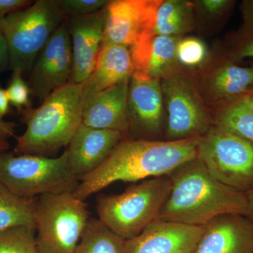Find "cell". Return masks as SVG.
<instances>
[{
  "label": "cell",
  "instance_id": "obj_16",
  "mask_svg": "<svg viewBox=\"0 0 253 253\" xmlns=\"http://www.w3.org/2000/svg\"><path fill=\"white\" fill-rule=\"evenodd\" d=\"M163 100L161 81L131 76L127 101L130 130L144 137L159 134Z\"/></svg>",
  "mask_w": 253,
  "mask_h": 253
},
{
  "label": "cell",
  "instance_id": "obj_18",
  "mask_svg": "<svg viewBox=\"0 0 253 253\" xmlns=\"http://www.w3.org/2000/svg\"><path fill=\"white\" fill-rule=\"evenodd\" d=\"M181 38L148 34L129 47L132 58V76L161 81L176 72V46Z\"/></svg>",
  "mask_w": 253,
  "mask_h": 253
},
{
  "label": "cell",
  "instance_id": "obj_24",
  "mask_svg": "<svg viewBox=\"0 0 253 253\" xmlns=\"http://www.w3.org/2000/svg\"><path fill=\"white\" fill-rule=\"evenodd\" d=\"M35 199L19 197L0 182V231L18 226L36 229Z\"/></svg>",
  "mask_w": 253,
  "mask_h": 253
},
{
  "label": "cell",
  "instance_id": "obj_37",
  "mask_svg": "<svg viewBox=\"0 0 253 253\" xmlns=\"http://www.w3.org/2000/svg\"><path fill=\"white\" fill-rule=\"evenodd\" d=\"M249 94H251V96H253V88L252 90L251 91V92H250Z\"/></svg>",
  "mask_w": 253,
  "mask_h": 253
},
{
  "label": "cell",
  "instance_id": "obj_17",
  "mask_svg": "<svg viewBox=\"0 0 253 253\" xmlns=\"http://www.w3.org/2000/svg\"><path fill=\"white\" fill-rule=\"evenodd\" d=\"M129 81L100 91L84 101L82 124L96 129L120 131L124 135L129 132Z\"/></svg>",
  "mask_w": 253,
  "mask_h": 253
},
{
  "label": "cell",
  "instance_id": "obj_1",
  "mask_svg": "<svg viewBox=\"0 0 253 253\" xmlns=\"http://www.w3.org/2000/svg\"><path fill=\"white\" fill-rule=\"evenodd\" d=\"M199 138L176 141L124 138L96 170L81 179L73 196L85 201L116 181L136 183L169 175L198 157Z\"/></svg>",
  "mask_w": 253,
  "mask_h": 253
},
{
  "label": "cell",
  "instance_id": "obj_9",
  "mask_svg": "<svg viewBox=\"0 0 253 253\" xmlns=\"http://www.w3.org/2000/svg\"><path fill=\"white\" fill-rule=\"evenodd\" d=\"M168 112V140L199 138L213 126L197 88L179 71L161 81Z\"/></svg>",
  "mask_w": 253,
  "mask_h": 253
},
{
  "label": "cell",
  "instance_id": "obj_11",
  "mask_svg": "<svg viewBox=\"0 0 253 253\" xmlns=\"http://www.w3.org/2000/svg\"><path fill=\"white\" fill-rule=\"evenodd\" d=\"M161 0H113L105 6L103 45L130 47L141 37L152 34Z\"/></svg>",
  "mask_w": 253,
  "mask_h": 253
},
{
  "label": "cell",
  "instance_id": "obj_10",
  "mask_svg": "<svg viewBox=\"0 0 253 253\" xmlns=\"http://www.w3.org/2000/svg\"><path fill=\"white\" fill-rule=\"evenodd\" d=\"M73 54L66 19L56 29L33 64L28 84L32 94L42 102L71 81Z\"/></svg>",
  "mask_w": 253,
  "mask_h": 253
},
{
  "label": "cell",
  "instance_id": "obj_31",
  "mask_svg": "<svg viewBox=\"0 0 253 253\" xmlns=\"http://www.w3.org/2000/svg\"><path fill=\"white\" fill-rule=\"evenodd\" d=\"M241 11L243 18V35H253V0L242 1Z\"/></svg>",
  "mask_w": 253,
  "mask_h": 253
},
{
  "label": "cell",
  "instance_id": "obj_7",
  "mask_svg": "<svg viewBox=\"0 0 253 253\" xmlns=\"http://www.w3.org/2000/svg\"><path fill=\"white\" fill-rule=\"evenodd\" d=\"M87 204L73 193L35 199L34 219L39 253H73L89 221Z\"/></svg>",
  "mask_w": 253,
  "mask_h": 253
},
{
  "label": "cell",
  "instance_id": "obj_28",
  "mask_svg": "<svg viewBox=\"0 0 253 253\" xmlns=\"http://www.w3.org/2000/svg\"><path fill=\"white\" fill-rule=\"evenodd\" d=\"M106 0H59L66 18L97 12L107 5Z\"/></svg>",
  "mask_w": 253,
  "mask_h": 253
},
{
  "label": "cell",
  "instance_id": "obj_34",
  "mask_svg": "<svg viewBox=\"0 0 253 253\" xmlns=\"http://www.w3.org/2000/svg\"><path fill=\"white\" fill-rule=\"evenodd\" d=\"M9 67V52L6 41L0 29V73L7 71Z\"/></svg>",
  "mask_w": 253,
  "mask_h": 253
},
{
  "label": "cell",
  "instance_id": "obj_2",
  "mask_svg": "<svg viewBox=\"0 0 253 253\" xmlns=\"http://www.w3.org/2000/svg\"><path fill=\"white\" fill-rule=\"evenodd\" d=\"M169 176L170 192L158 219L204 226L222 214L246 215V195L216 179L199 158L181 165Z\"/></svg>",
  "mask_w": 253,
  "mask_h": 253
},
{
  "label": "cell",
  "instance_id": "obj_6",
  "mask_svg": "<svg viewBox=\"0 0 253 253\" xmlns=\"http://www.w3.org/2000/svg\"><path fill=\"white\" fill-rule=\"evenodd\" d=\"M0 182L23 199L73 193L80 181L71 169L66 150L58 157L0 152Z\"/></svg>",
  "mask_w": 253,
  "mask_h": 253
},
{
  "label": "cell",
  "instance_id": "obj_13",
  "mask_svg": "<svg viewBox=\"0 0 253 253\" xmlns=\"http://www.w3.org/2000/svg\"><path fill=\"white\" fill-rule=\"evenodd\" d=\"M204 226L157 219L139 235L126 240L124 253H192Z\"/></svg>",
  "mask_w": 253,
  "mask_h": 253
},
{
  "label": "cell",
  "instance_id": "obj_19",
  "mask_svg": "<svg viewBox=\"0 0 253 253\" xmlns=\"http://www.w3.org/2000/svg\"><path fill=\"white\" fill-rule=\"evenodd\" d=\"M253 88V66L242 67L224 61L206 73L201 91L211 101L222 106L249 94Z\"/></svg>",
  "mask_w": 253,
  "mask_h": 253
},
{
  "label": "cell",
  "instance_id": "obj_33",
  "mask_svg": "<svg viewBox=\"0 0 253 253\" xmlns=\"http://www.w3.org/2000/svg\"><path fill=\"white\" fill-rule=\"evenodd\" d=\"M33 2L29 0H0V18L22 9Z\"/></svg>",
  "mask_w": 253,
  "mask_h": 253
},
{
  "label": "cell",
  "instance_id": "obj_15",
  "mask_svg": "<svg viewBox=\"0 0 253 253\" xmlns=\"http://www.w3.org/2000/svg\"><path fill=\"white\" fill-rule=\"evenodd\" d=\"M192 253H253V223L246 216H218L204 226Z\"/></svg>",
  "mask_w": 253,
  "mask_h": 253
},
{
  "label": "cell",
  "instance_id": "obj_14",
  "mask_svg": "<svg viewBox=\"0 0 253 253\" xmlns=\"http://www.w3.org/2000/svg\"><path fill=\"white\" fill-rule=\"evenodd\" d=\"M124 137L120 131L81 124L66 149L71 169L79 181L96 170Z\"/></svg>",
  "mask_w": 253,
  "mask_h": 253
},
{
  "label": "cell",
  "instance_id": "obj_20",
  "mask_svg": "<svg viewBox=\"0 0 253 253\" xmlns=\"http://www.w3.org/2000/svg\"><path fill=\"white\" fill-rule=\"evenodd\" d=\"M133 71L129 47L117 44L102 46L94 71L83 83L84 102L100 91L130 81Z\"/></svg>",
  "mask_w": 253,
  "mask_h": 253
},
{
  "label": "cell",
  "instance_id": "obj_25",
  "mask_svg": "<svg viewBox=\"0 0 253 253\" xmlns=\"http://www.w3.org/2000/svg\"><path fill=\"white\" fill-rule=\"evenodd\" d=\"M0 253H39L36 229L18 226L0 231Z\"/></svg>",
  "mask_w": 253,
  "mask_h": 253
},
{
  "label": "cell",
  "instance_id": "obj_22",
  "mask_svg": "<svg viewBox=\"0 0 253 253\" xmlns=\"http://www.w3.org/2000/svg\"><path fill=\"white\" fill-rule=\"evenodd\" d=\"M213 125L253 141V96L246 94L221 106Z\"/></svg>",
  "mask_w": 253,
  "mask_h": 253
},
{
  "label": "cell",
  "instance_id": "obj_27",
  "mask_svg": "<svg viewBox=\"0 0 253 253\" xmlns=\"http://www.w3.org/2000/svg\"><path fill=\"white\" fill-rule=\"evenodd\" d=\"M6 91L10 104L16 108L20 113L24 109L31 108V88L27 82L23 80L21 71H13Z\"/></svg>",
  "mask_w": 253,
  "mask_h": 253
},
{
  "label": "cell",
  "instance_id": "obj_12",
  "mask_svg": "<svg viewBox=\"0 0 253 253\" xmlns=\"http://www.w3.org/2000/svg\"><path fill=\"white\" fill-rule=\"evenodd\" d=\"M105 7L94 14L66 18L73 54L70 83L83 84L94 71L103 45Z\"/></svg>",
  "mask_w": 253,
  "mask_h": 253
},
{
  "label": "cell",
  "instance_id": "obj_5",
  "mask_svg": "<svg viewBox=\"0 0 253 253\" xmlns=\"http://www.w3.org/2000/svg\"><path fill=\"white\" fill-rule=\"evenodd\" d=\"M66 19L59 0H37L0 18L11 71L31 72L42 49Z\"/></svg>",
  "mask_w": 253,
  "mask_h": 253
},
{
  "label": "cell",
  "instance_id": "obj_29",
  "mask_svg": "<svg viewBox=\"0 0 253 253\" xmlns=\"http://www.w3.org/2000/svg\"><path fill=\"white\" fill-rule=\"evenodd\" d=\"M195 11H199L206 18H219L226 14L234 1L229 0H199L193 1Z\"/></svg>",
  "mask_w": 253,
  "mask_h": 253
},
{
  "label": "cell",
  "instance_id": "obj_4",
  "mask_svg": "<svg viewBox=\"0 0 253 253\" xmlns=\"http://www.w3.org/2000/svg\"><path fill=\"white\" fill-rule=\"evenodd\" d=\"M171 186L169 175L157 176L132 184L122 194L100 195L98 219L126 241L132 239L158 219Z\"/></svg>",
  "mask_w": 253,
  "mask_h": 253
},
{
  "label": "cell",
  "instance_id": "obj_23",
  "mask_svg": "<svg viewBox=\"0 0 253 253\" xmlns=\"http://www.w3.org/2000/svg\"><path fill=\"white\" fill-rule=\"evenodd\" d=\"M125 244L99 219L90 217L73 253H124Z\"/></svg>",
  "mask_w": 253,
  "mask_h": 253
},
{
  "label": "cell",
  "instance_id": "obj_3",
  "mask_svg": "<svg viewBox=\"0 0 253 253\" xmlns=\"http://www.w3.org/2000/svg\"><path fill=\"white\" fill-rule=\"evenodd\" d=\"M84 108L83 84L69 83L53 91L37 109L21 112L26 126L16 137V155L54 157L69 145L82 124Z\"/></svg>",
  "mask_w": 253,
  "mask_h": 253
},
{
  "label": "cell",
  "instance_id": "obj_8",
  "mask_svg": "<svg viewBox=\"0 0 253 253\" xmlns=\"http://www.w3.org/2000/svg\"><path fill=\"white\" fill-rule=\"evenodd\" d=\"M198 158L226 186L244 194L253 189V141L213 125L199 138Z\"/></svg>",
  "mask_w": 253,
  "mask_h": 253
},
{
  "label": "cell",
  "instance_id": "obj_32",
  "mask_svg": "<svg viewBox=\"0 0 253 253\" xmlns=\"http://www.w3.org/2000/svg\"><path fill=\"white\" fill-rule=\"evenodd\" d=\"M16 123L0 119V152L9 149L8 140L14 136Z\"/></svg>",
  "mask_w": 253,
  "mask_h": 253
},
{
  "label": "cell",
  "instance_id": "obj_30",
  "mask_svg": "<svg viewBox=\"0 0 253 253\" xmlns=\"http://www.w3.org/2000/svg\"><path fill=\"white\" fill-rule=\"evenodd\" d=\"M253 58V35L246 36L231 56V61Z\"/></svg>",
  "mask_w": 253,
  "mask_h": 253
},
{
  "label": "cell",
  "instance_id": "obj_35",
  "mask_svg": "<svg viewBox=\"0 0 253 253\" xmlns=\"http://www.w3.org/2000/svg\"><path fill=\"white\" fill-rule=\"evenodd\" d=\"M10 112V101L6 89L0 85V119Z\"/></svg>",
  "mask_w": 253,
  "mask_h": 253
},
{
  "label": "cell",
  "instance_id": "obj_21",
  "mask_svg": "<svg viewBox=\"0 0 253 253\" xmlns=\"http://www.w3.org/2000/svg\"><path fill=\"white\" fill-rule=\"evenodd\" d=\"M195 6L185 0H161L152 34L180 38L194 26Z\"/></svg>",
  "mask_w": 253,
  "mask_h": 253
},
{
  "label": "cell",
  "instance_id": "obj_26",
  "mask_svg": "<svg viewBox=\"0 0 253 253\" xmlns=\"http://www.w3.org/2000/svg\"><path fill=\"white\" fill-rule=\"evenodd\" d=\"M176 54L178 66L186 68L202 66L208 59L206 44L194 37L180 38L176 46Z\"/></svg>",
  "mask_w": 253,
  "mask_h": 253
},
{
  "label": "cell",
  "instance_id": "obj_36",
  "mask_svg": "<svg viewBox=\"0 0 253 253\" xmlns=\"http://www.w3.org/2000/svg\"><path fill=\"white\" fill-rule=\"evenodd\" d=\"M245 195L247 201V213L246 217L253 223V189Z\"/></svg>",
  "mask_w": 253,
  "mask_h": 253
}]
</instances>
